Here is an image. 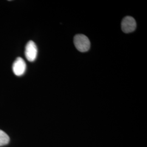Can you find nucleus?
Returning <instances> with one entry per match:
<instances>
[{
	"mask_svg": "<svg viewBox=\"0 0 147 147\" xmlns=\"http://www.w3.org/2000/svg\"><path fill=\"white\" fill-rule=\"evenodd\" d=\"M74 43L76 48L82 53L88 51L90 47L89 39L84 34L76 35L74 39Z\"/></svg>",
	"mask_w": 147,
	"mask_h": 147,
	"instance_id": "1",
	"label": "nucleus"
},
{
	"mask_svg": "<svg viewBox=\"0 0 147 147\" xmlns=\"http://www.w3.org/2000/svg\"><path fill=\"white\" fill-rule=\"evenodd\" d=\"M121 28L125 33L134 31L136 28V22L134 18L127 16L125 17L121 21Z\"/></svg>",
	"mask_w": 147,
	"mask_h": 147,
	"instance_id": "2",
	"label": "nucleus"
},
{
	"mask_svg": "<svg viewBox=\"0 0 147 147\" xmlns=\"http://www.w3.org/2000/svg\"><path fill=\"white\" fill-rule=\"evenodd\" d=\"M38 49L36 44L33 41L27 42L25 47V57L30 62H33L37 58Z\"/></svg>",
	"mask_w": 147,
	"mask_h": 147,
	"instance_id": "3",
	"label": "nucleus"
},
{
	"mask_svg": "<svg viewBox=\"0 0 147 147\" xmlns=\"http://www.w3.org/2000/svg\"><path fill=\"white\" fill-rule=\"evenodd\" d=\"M26 70V64L25 61L21 58L18 57L13 64V71L14 74L20 76L25 73Z\"/></svg>",
	"mask_w": 147,
	"mask_h": 147,
	"instance_id": "4",
	"label": "nucleus"
},
{
	"mask_svg": "<svg viewBox=\"0 0 147 147\" xmlns=\"http://www.w3.org/2000/svg\"><path fill=\"white\" fill-rule=\"evenodd\" d=\"M9 137L5 132L0 130V147L7 145L9 142Z\"/></svg>",
	"mask_w": 147,
	"mask_h": 147,
	"instance_id": "5",
	"label": "nucleus"
}]
</instances>
